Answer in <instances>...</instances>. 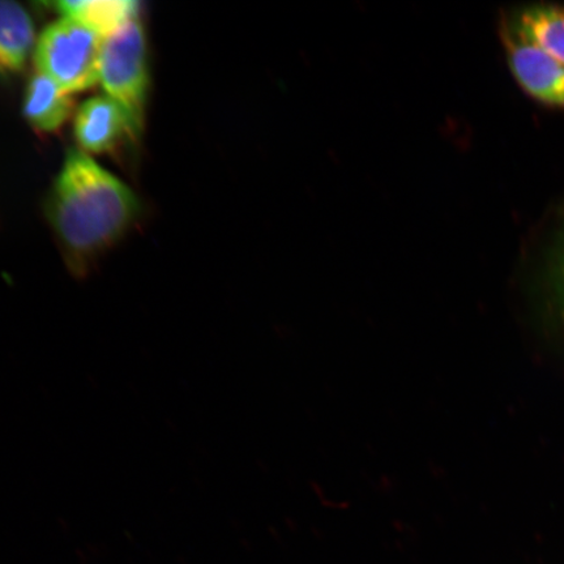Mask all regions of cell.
I'll return each instance as SVG.
<instances>
[{"label":"cell","mask_w":564,"mask_h":564,"mask_svg":"<svg viewBox=\"0 0 564 564\" xmlns=\"http://www.w3.org/2000/svg\"><path fill=\"white\" fill-rule=\"evenodd\" d=\"M140 210L135 194L88 154L73 151L56 178L47 214L70 270L86 274L121 238Z\"/></svg>","instance_id":"6da1fadb"},{"label":"cell","mask_w":564,"mask_h":564,"mask_svg":"<svg viewBox=\"0 0 564 564\" xmlns=\"http://www.w3.org/2000/svg\"><path fill=\"white\" fill-rule=\"evenodd\" d=\"M73 109L74 102L69 94L44 74L37 70L28 82L24 116L34 129L42 132L58 130L67 121Z\"/></svg>","instance_id":"ba28073f"},{"label":"cell","mask_w":564,"mask_h":564,"mask_svg":"<svg viewBox=\"0 0 564 564\" xmlns=\"http://www.w3.org/2000/svg\"><path fill=\"white\" fill-rule=\"evenodd\" d=\"M34 24L23 6L0 2V76L18 75L33 51Z\"/></svg>","instance_id":"52a82bcc"},{"label":"cell","mask_w":564,"mask_h":564,"mask_svg":"<svg viewBox=\"0 0 564 564\" xmlns=\"http://www.w3.org/2000/svg\"><path fill=\"white\" fill-rule=\"evenodd\" d=\"M54 7L63 17L79 21L102 37L138 18L139 11V3L132 0H70Z\"/></svg>","instance_id":"9c48e42d"},{"label":"cell","mask_w":564,"mask_h":564,"mask_svg":"<svg viewBox=\"0 0 564 564\" xmlns=\"http://www.w3.org/2000/svg\"><path fill=\"white\" fill-rule=\"evenodd\" d=\"M102 42V35L79 21L63 18L41 34L35 66L69 95L86 90L98 82Z\"/></svg>","instance_id":"7a4b0ae2"},{"label":"cell","mask_w":564,"mask_h":564,"mask_svg":"<svg viewBox=\"0 0 564 564\" xmlns=\"http://www.w3.org/2000/svg\"><path fill=\"white\" fill-rule=\"evenodd\" d=\"M137 131L129 116L109 96L89 98L75 117L77 143L90 153H105L121 143L126 135Z\"/></svg>","instance_id":"5b68a950"},{"label":"cell","mask_w":564,"mask_h":564,"mask_svg":"<svg viewBox=\"0 0 564 564\" xmlns=\"http://www.w3.org/2000/svg\"><path fill=\"white\" fill-rule=\"evenodd\" d=\"M502 21L519 39L564 65V6L529 4Z\"/></svg>","instance_id":"8992f818"},{"label":"cell","mask_w":564,"mask_h":564,"mask_svg":"<svg viewBox=\"0 0 564 564\" xmlns=\"http://www.w3.org/2000/svg\"><path fill=\"white\" fill-rule=\"evenodd\" d=\"M98 82L129 116L133 129H143L148 61L144 28L138 18L104 37Z\"/></svg>","instance_id":"3957f363"},{"label":"cell","mask_w":564,"mask_h":564,"mask_svg":"<svg viewBox=\"0 0 564 564\" xmlns=\"http://www.w3.org/2000/svg\"><path fill=\"white\" fill-rule=\"evenodd\" d=\"M549 281L556 307L564 316V225L550 253Z\"/></svg>","instance_id":"30bf717a"},{"label":"cell","mask_w":564,"mask_h":564,"mask_svg":"<svg viewBox=\"0 0 564 564\" xmlns=\"http://www.w3.org/2000/svg\"><path fill=\"white\" fill-rule=\"evenodd\" d=\"M500 37L514 80L535 101L564 110V65L518 37L503 21Z\"/></svg>","instance_id":"277c9868"}]
</instances>
